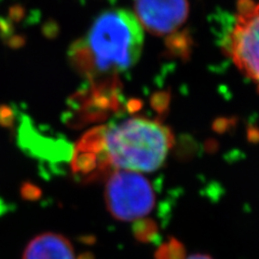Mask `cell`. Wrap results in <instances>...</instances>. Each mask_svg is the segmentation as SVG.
Here are the masks:
<instances>
[{
  "label": "cell",
  "instance_id": "9",
  "mask_svg": "<svg viewBox=\"0 0 259 259\" xmlns=\"http://www.w3.org/2000/svg\"><path fill=\"white\" fill-rule=\"evenodd\" d=\"M20 194L25 201H38L42 197V190L30 182H24L20 188Z\"/></svg>",
  "mask_w": 259,
  "mask_h": 259
},
{
  "label": "cell",
  "instance_id": "4",
  "mask_svg": "<svg viewBox=\"0 0 259 259\" xmlns=\"http://www.w3.org/2000/svg\"><path fill=\"white\" fill-rule=\"evenodd\" d=\"M105 200L110 214L122 222H132L148 215L155 206V192L147 178L127 171L109 175Z\"/></svg>",
  "mask_w": 259,
  "mask_h": 259
},
{
  "label": "cell",
  "instance_id": "10",
  "mask_svg": "<svg viewBox=\"0 0 259 259\" xmlns=\"http://www.w3.org/2000/svg\"><path fill=\"white\" fill-rule=\"evenodd\" d=\"M10 209H11L10 205L8 204V203H6V202L2 198H0V216H3L5 214H7V213H9Z\"/></svg>",
  "mask_w": 259,
  "mask_h": 259
},
{
  "label": "cell",
  "instance_id": "7",
  "mask_svg": "<svg viewBox=\"0 0 259 259\" xmlns=\"http://www.w3.org/2000/svg\"><path fill=\"white\" fill-rule=\"evenodd\" d=\"M23 259H75L71 243L61 234L44 233L31 240Z\"/></svg>",
  "mask_w": 259,
  "mask_h": 259
},
{
  "label": "cell",
  "instance_id": "6",
  "mask_svg": "<svg viewBox=\"0 0 259 259\" xmlns=\"http://www.w3.org/2000/svg\"><path fill=\"white\" fill-rule=\"evenodd\" d=\"M187 0H135V16L151 34L168 35L187 20Z\"/></svg>",
  "mask_w": 259,
  "mask_h": 259
},
{
  "label": "cell",
  "instance_id": "1",
  "mask_svg": "<svg viewBox=\"0 0 259 259\" xmlns=\"http://www.w3.org/2000/svg\"><path fill=\"white\" fill-rule=\"evenodd\" d=\"M144 30L133 12L112 10L100 15L69 49V61L88 81L82 92L93 100L109 104L119 78L139 61Z\"/></svg>",
  "mask_w": 259,
  "mask_h": 259
},
{
  "label": "cell",
  "instance_id": "8",
  "mask_svg": "<svg viewBox=\"0 0 259 259\" xmlns=\"http://www.w3.org/2000/svg\"><path fill=\"white\" fill-rule=\"evenodd\" d=\"M19 118V111L16 108L7 104H0V126L13 131Z\"/></svg>",
  "mask_w": 259,
  "mask_h": 259
},
{
  "label": "cell",
  "instance_id": "3",
  "mask_svg": "<svg viewBox=\"0 0 259 259\" xmlns=\"http://www.w3.org/2000/svg\"><path fill=\"white\" fill-rule=\"evenodd\" d=\"M225 52L259 92V2L240 0L225 38Z\"/></svg>",
  "mask_w": 259,
  "mask_h": 259
},
{
  "label": "cell",
  "instance_id": "11",
  "mask_svg": "<svg viewBox=\"0 0 259 259\" xmlns=\"http://www.w3.org/2000/svg\"><path fill=\"white\" fill-rule=\"evenodd\" d=\"M187 259H213L210 256L208 255H203V254H196V255H192L190 257H188Z\"/></svg>",
  "mask_w": 259,
  "mask_h": 259
},
{
  "label": "cell",
  "instance_id": "2",
  "mask_svg": "<svg viewBox=\"0 0 259 259\" xmlns=\"http://www.w3.org/2000/svg\"><path fill=\"white\" fill-rule=\"evenodd\" d=\"M173 145V136L162 123L134 117L91 130L81 137V150L96 157L97 168L105 171L153 172L161 167Z\"/></svg>",
  "mask_w": 259,
  "mask_h": 259
},
{
  "label": "cell",
  "instance_id": "5",
  "mask_svg": "<svg viewBox=\"0 0 259 259\" xmlns=\"http://www.w3.org/2000/svg\"><path fill=\"white\" fill-rule=\"evenodd\" d=\"M16 142L26 156L39 162L42 177L52 172V167L70 157V147L64 140L47 134L44 126L37 125L26 112H19Z\"/></svg>",
  "mask_w": 259,
  "mask_h": 259
}]
</instances>
